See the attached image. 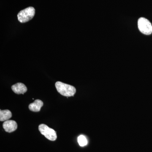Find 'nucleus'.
Here are the masks:
<instances>
[{
    "mask_svg": "<svg viewBox=\"0 0 152 152\" xmlns=\"http://www.w3.org/2000/svg\"><path fill=\"white\" fill-rule=\"evenodd\" d=\"M35 14V9L33 7H29L19 12L18 15V20L20 23H26L31 20Z\"/></svg>",
    "mask_w": 152,
    "mask_h": 152,
    "instance_id": "f03ea898",
    "label": "nucleus"
},
{
    "mask_svg": "<svg viewBox=\"0 0 152 152\" xmlns=\"http://www.w3.org/2000/svg\"><path fill=\"white\" fill-rule=\"evenodd\" d=\"M12 89L14 93L17 94H23L27 91L26 86L24 84L20 83L13 85L12 86Z\"/></svg>",
    "mask_w": 152,
    "mask_h": 152,
    "instance_id": "423d86ee",
    "label": "nucleus"
},
{
    "mask_svg": "<svg viewBox=\"0 0 152 152\" xmlns=\"http://www.w3.org/2000/svg\"><path fill=\"white\" fill-rule=\"evenodd\" d=\"M43 106L42 101L39 99H37L34 103L30 104L28 107L30 110L34 112H38L40 111L41 107Z\"/></svg>",
    "mask_w": 152,
    "mask_h": 152,
    "instance_id": "0eeeda50",
    "label": "nucleus"
},
{
    "mask_svg": "<svg viewBox=\"0 0 152 152\" xmlns=\"http://www.w3.org/2000/svg\"><path fill=\"white\" fill-rule=\"evenodd\" d=\"M78 142L80 146L84 147L88 144L86 138L83 135H80L78 137Z\"/></svg>",
    "mask_w": 152,
    "mask_h": 152,
    "instance_id": "1a4fd4ad",
    "label": "nucleus"
},
{
    "mask_svg": "<svg viewBox=\"0 0 152 152\" xmlns=\"http://www.w3.org/2000/svg\"><path fill=\"white\" fill-rule=\"evenodd\" d=\"M39 130L41 134L48 140L53 141L56 140L57 136L56 131L49 128L46 125L42 124L39 125Z\"/></svg>",
    "mask_w": 152,
    "mask_h": 152,
    "instance_id": "20e7f679",
    "label": "nucleus"
},
{
    "mask_svg": "<svg viewBox=\"0 0 152 152\" xmlns=\"http://www.w3.org/2000/svg\"><path fill=\"white\" fill-rule=\"evenodd\" d=\"M3 127L7 132L11 133L14 132L18 128L16 122L12 120L5 121L3 124Z\"/></svg>",
    "mask_w": 152,
    "mask_h": 152,
    "instance_id": "39448f33",
    "label": "nucleus"
},
{
    "mask_svg": "<svg viewBox=\"0 0 152 152\" xmlns=\"http://www.w3.org/2000/svg\"><path fill=\"white\" fill-rule=\"evenodd\" d=\"M12 117V113L8 110H0V121H7Z\"/></svg>",
    "mask_w": 152,
    "mask_h": 152,
    "instance_id": "6e6552de",
    "label": "nucleus"
},
{
    "mask_svg": "<svg viewBox=\"0 0 152 152\" xmlns=\"http://www.w3.org/2000/svg\"><path fill=\"white\" fill-rule=\"evenodd\" d=\"M138 26L141 32L149 35L152 33V25L151 22L145 18H140L138 21Z\"/></svg>",
    "mask_w": 152,
    "mask_h": 152,
    "instance_id": "7ed1b4c3",
    "label": "nucleus"
},
{
    "mask_svg": "<svg viewBox=\"0 0 152 152\" xmlns=\"http://www.w3.org/2000/svg\"><path fill=\"white\" fill-rule=\"evenodd\" d=\"M55 86L58 92L65 96L69 97L74 96L76 92V90L75 87L61 82H57L56 83Z\"/></svg>",
    "mask_w": 152,
    "mask_h": 152,
    "instance_id": "f257e3e1",
    "label": "nucleus"
}]
</instances>
